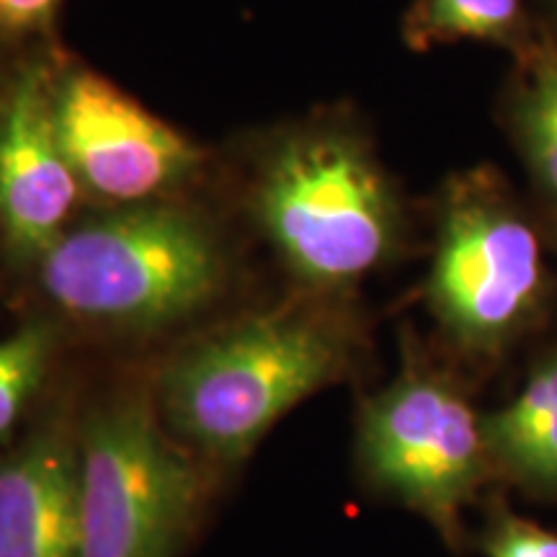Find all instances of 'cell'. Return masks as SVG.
Returning <instances> with one entry per match:
<instances>
[{
  "label": "cell",
  "instance_id": "ba28073f",
  "mask_svg": "<svg viewBox=\"0 0 557 557\" xmlns=\"http://www.w3.org/2000/svg\"><path fill=\"white\" fill-rule=\"evenodd\" d=\"M78 191L54 127V83L34 65L0 111V230L11 253L41 259L65 233Z\"/></svg>",
  "mask_w": 557,
  "mask_h": 557
},
{
  "label": "cell",
  "instance_id": "6da1fadb",
  "mask_svg": "<svg viewBox=\"0 0 557 557\" xmlns=\"http://www.w3.org/2000/svg\"><path fill=\"white\" fill-rule=\"evenodd\" d=\"M341 346L323 323L263 315L201 341L160 382L165 416L209 455L246 457L274 423L336 374Z\"/></svg>",
  "mask_w": 557,
  "mask_h": 557
},
{
  "label": "cell",
  "instance_id": "277c9868",
  "mask_svg": "<svg viewBox=\"0 0 557 557\" xmlns=\"http://www.w3.org/2000/svg\"><path fill=\"white\" fill-rule=\"evenodd\" d=\"M78 557H171L197 504V472L145 400L109 403L81 436Z\"/></svg>",
  "mask_w": 557,
  "mask_h": 557
},
{
  "label": "cell",
  "instance_id": "5bb4252c",
  "mask_svg": "<svg viewBox=\"0 0 557 557\" xmlns=\"http://www.w3.org/2000/svg\"><path fill=\"white\" fill-rule=\"evenodd\" d=\"M491 557H557V534L524 521H506L487 542Z\"/></svg>",
  "mask_w": 557,
  "mask_h": 557
},
{
  "label": "cell",
  "instance_id": "30bf717a",
  "mask_svg": "<svg viewBox=\"0 0 557 557\" xmlns=\"http://www.w3.org/2000/svg\"><path fill=\"white\" fill-rule=\"evenodd\" d=\"M487 451L537 483H557V359L532 374L517 400L483 423Z\"/></svg>",
  "mask_w": 557,
  "mask_h": 557
},
{
  "label": "cell",
  "instance_id": "52a82bcc",
  "mask_svg": "<svg viewBox=\"0 0 557 557\" xmlns=\"http://www.w3.org/2000/svg\"><path fill=\"white\" fill-rule=\"evenodd\" d=\"M54 127L81 186L107 201H145L197 169L199 152L94 73L54 86Z\"/></svg>",
  "mask_w": 557,
  "mask_h": 557
},
{
  "label": "cell",
  "instance_id": "9c48e42d",
  "mask_svg": "<svg viewBox=\"0 0 557 557\" xmlns=\"http://www.w3.org/2000/svg\"><path fill=\"white\" fill-rule=\"evenodd\" d=\"M81 449L47 431L0 465V557H78Z\"/></svg>",
  "mask_w": 557,
  "mask_h": 557
},
{
  "label": "cell",
  "instance_id": "2e32d148",
  "mask_svg": "<svg viewBox=\"0 0 557 557\" xmlns=\"http://www.w3.org/2000/svg\"><path fill=\"white\" fill-rule=\"evenodd\" d=\"M0 111H3V107H0Z\"/></svg>",
  "mask_w": 557,
  "mask_h": 557
},
{
  "label": "cell",
  "instance_id": "5b68a950",
  "mask_svg": "<svg viewBox=\"0 0 557 557\" xmlns=\"http://www.w3.org/2000/svg\"><path fill=\"white\" fill-rule=\"evenodd\" d=\"M542 246L496 181L459 184L442 220L429 295L442 323L468 346L517 333L542 295Z\"/></svg>",
  "mask_w": 557,
  "mask_h": 557
},
{
  "label": "cell",
  "instance_id": "8992f818",
  "mask_svg": "<svg viewBox=\"0 0 557 557\" xmlns=\"http://www.w3.org/2000/svg\"><path fill=\"white\" fill-rule=\"evenodd\" d=\"M369 472L426 517L449 524L483 472V423L447 382L403 377L361 426Z\"/></svg>",
  "mask_w": 557,
  "mask_h": 557
},
{
  "label": "cell",
  "instance_id": "7a4b0ae2",
  "mask_svg": "<svg viewBox=\"0 0 557 557\" xmlns=\"http://www.w3.org/2000/svg\"><path fill=\"white\" fill-rule=\"evenodd\" d=\"M39 269L41 287L70 315L163 325L214 295L222 261L212 235L189 214L139 207L65 230Z\"/></svg>",
  "mask_w": 557,
  "mask_h": 557
},
{
  "label": "cell",
  "instance_id": "4fadbf2b",
  "mask_svg": "<svg viewBox=\"0 0 557 557\" xmlns=\"http://www.w3.org/2000/svg\"><path fill=\"white\" fill-rule=\"evenodd\" d=\"M50 359V333L41 325H26L0 338V436L16 426L26 403L37 393Z\"/></svg>",
  "mask_w": 557,
  "mask_h": 557
},
{
  "label": "cell",
  "instance_id": "9a60e30c",
  "mask_svg": "<svg viewBox=\"0 0 557 557\" xmlns=\"http://www.w3.org/2000/svg\"><path fill=\"white\" fill-rule=\"evenodd\" d=\"M60 0H0V32H32L52 18Z\"/></svg>",
  "mask_w": 557,
  "mask_h": 557
},
{
  "label": "cell",
  "instance_id": "7c38bea8",
  "mask_svg": "<svg viewBox=\"0 0 557 557\" xmlns=\"http://www.w3.org/2000/svg\"><path fill=\"white\" fill-rule=\"evenodd\" d=\"M527 75L513 99V129L527 163L557 199V50L529 47Z\"/></svg>",
  "mask_w": 557,
  "mask_h": 557
},
{
  "label": "cell",
  "instance_id": "8fae6325",
  "mask_svg": "<svg viewBox=\"0 0 557 557\" xmlns=\"http://www.w3.org/2000/svg\"><path fill=\"white\" fill-rule=\"evenodd\" d=\"M406 41L431 50L451 41L527 45V13L521 0H416L406 18Z\"/></svg>",
  "mask_w": 557,
  "mask_h": 557
},
{
  "label": "cell",
  "instance_id": "3957f363",
  "mask_svg": "<svg viewBox=\"0 0 557 557\" xmlns=\"http://www.w3.org/2000/svg\"><path fill=\"white\" fill-rule=\"evenodd\" d=\"M271 240L299 276L348 284L385 259L395 205L385 178L357 139H292L271 160L259 197Z\"/></svg>",
  "mask_w": 557,
  "mask_h": 557
}]
</instances>
